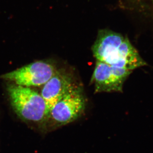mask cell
<instances>
[{
	"mask_svg": "<svg viewBox=\"0 0 153 153\" xmlns=\"http://www.w3.org/2000/svg\"><path fill=\"white\" fill-rule=\"evenodd\" d=\"M86 100L81 86L67 94L53 106L44 126L47 133L75 122L85 112Z\"/></svg>",
	"mask_w": 153,
	"mask_h": 153,
	"instance_id": "3957f363",
	"label": "cell"
},
{
	"mask_svg": "<svg viewBox=\"0 0 153 153\" xmlns=\"http://www.w3.org/2000/svg\"><path fill=\"white\" fill-rule=\"evenodd\" d=\"M151 1H152V2H153V0H151Z\"/></svg>",
	"mask_w": 153,
	"mask_h": 153,
	"instance_id": "52a82bcc",
	"label": "cell"
},
{
	"mask_svg": "<svg viewBox=\"0 0 153 153\" xmlns=\"http://www.w3.org/2000/svg\"><path fill=\"white\" fill-rule=\"evenodd\" d=\"M15 112L22 120L38 126L43 132L48 111L41 94L31 88L10 84L7 88Z\"/></svg>",
	"mask_w": 153,
	"mask_h": 153,
	"instance_id": "7a4b0ae2",
	"label": "cell"
},
{
	"mask_svg": "<svg viewBox=\"0 0 153 153\" xmlns=\"http://www.w3.org/2000/svg\"><path fill=\"white\" fill-rule=\"evenodd\" d=\"M132 72L96 61L90 82L95 93L121 92L125 81Z\"/></svg>",
	"mask_w": 153,
	"mask_h": 153,
	"instance_id": "5b68a950",
	"label": "cell"
},
{
	"mask_svg": "<svg viewBox=\"0 0 153 153\" xmlns=\"http://www.w3.org/2000/svg\"><path fill=\"white\" fill-rule=\"evenodd\" d=\"M57 70L52 64L36 61L4 74L0 77L23 87H40L43 86L53 76Z\"/></svg>",
	"mask_w": 153,
	"mask_h": 153,
	"instance_id": "277c9868",
	"label": "cell"
},
{
	"mask_svg": "<svg viewBox=\"0 0 153 153\" xmlns=\"http://www.w3.org/2000/svg\"><path fill=\"white\" fill-rule=\"evenodd\" d=\"M92 51L96 61L117 68L133 71L147 65L128 38L108 29L99 31Z\"/></svg>",
	"mask_w": 153,
	"mask_h": 153,
	"instance_id": "6da1fadb",
	"label": "cell"
},
{
	"mask_svg": "<svg viewBox=\"0 0 153 153\" xmlns=\"http://www.w3.org/2000/svg\"><path fill=\"white\" fill-rule=\"evenodd\" d=\"M80 86L72 72L64 69L57 70L53 76L43 86L40 93L46 104L48 114L58 101Z\"/></svg>",
	"mask_w": 153,
	"mask_h": 153,
	"instance_id": "8992f818",
	"label": "cell"
}]
</instances>
